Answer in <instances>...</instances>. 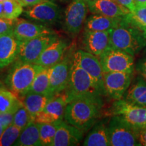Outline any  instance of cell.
<instances>
[{"instance_id":"d6a6232c","label":"cell","mask_w":146,"mask_h":146,"mask_svg":"<svg viewBox=\"0 0 146 146\" xmlns=\"http://www.w3.org/2000/svg\"><path fill=\"white\" fill-rule=\"evenodd\" d=\"M16 19L0 18V35L14 32Z\"/></svg>"},{"instance_id":"52a82bcc","label":"cell","mask_w":146,"mask_h":146,"mask_svg":"<svg viewBox=\"0 0 146 146\" xmlns=\"http://www.w3.org/2000/svg\"><path fill=\"white\" fill-rule=\"evenodd\" d=\"M54 34L42 35L27 41H19L18 60L23 62L35 64L42 52L56 39Z\"/></svg>"},{"instance_id":"30bf717a","label":"cell","mask_w":146,"mask_h":146,"mask_svg":"<svg viewBox=\"0 0 146 146\" xmlns=\"http://www.w3.org/2000/svg\"><path fill=\"white\" fill-rule=\"evenodd\" d=\"M114 115H119L128 123L141 129L146 127V107L140 106L127 100H116L113 106Z\"/></svg>"},{"instance_id":"7402d4cb","label":"cell","mask_w":146,"mask_h":146,"mask_svg":"<svg viewBox=\"0 0 146 146\" xmlns=\"http://www.w3.org/2000/svg\"><path fill=\"white\" fill-rule=\"evenodd\" d=\"M53 96H54L29 92L25 96L21 97V100L23 102L24 106L26 108L29 114L34 118L36 114L45 109L47 104Z\"/></svg>"},{"instance_id":"8fae6325","label":"cell","mask_w":146,"mask_h":146,"mask_svg":"<svg viewBox=\"0 0 146 146\" xmlns=\"http://www.w3.org/2000/svg\"><path fill=\"white\" fill-rule=\"evenodd\" d=\"M88 10L86 0H73L65 11L64 27L71 34H78L85 23Z\"/></svg>"},{"instance_id":"3957f363","label":"cell","mask_w":146,"mask_h":146,"mask_svg":"<svg viewBox=\"0 0 146 146\" xmlns=\"http://www.w3.org/2000/svg\"><path fill=\"white\" fill-rule=\"evenodd\" d=\"M64 92L69 102L82 97H101L104 95L98 83L74 62L71 63L68 85Z\"/></svg>"},{"instance_id":"ab89813d","label":"cell","mask_w":146,"mask_h":146,"mask_svg":"<svg viewBox=\"0 0 146 146\" xmlns=\"http://www.w3.org/2000/svg\"><path fill=\"white\" fill-rule=\"evenodd\" d=\"M0 18H4V11H3V1H0Z\"/></svg>"},{"instance_id":"4fadbf2b","label":"cell","mask_w":146,"mask_h":146,"mask_svg":"<svg viewBox=\"0 0 146 146\" xmlns=\"http://www.w3.org/2000/svg\"><path fill=\"white\" fill-rule=\"evenodd\" d=\"M25 15L30 19L44 23H54L60 19V10L58 5L46 0L28 8Z\"/></svg>"},{"instance_id":"ffe728a7","label":"cell","mask_w":146,"mask_h":146,"mask_svg":"<svg viewBox=\"0 0 146 146\" xmlns=\"http://www.w3.org/2000/svg\"><path fill=\"white\" fill-rule=\"evenodd\" d=\"M18 52L19 41L14 32L0 35V64L3 68L17 59Z\"/></svg>"},{"instance_id":"d590c367","label":"cell","mask_w":146,"mask_h":146,"mask_svg":"<svg viewBox=\"0 0 146 146\" xmlns=\"http://www.w3.org/2000/svg\"><path fill=\"white\" fill-rule=\"evenodd\" d=\"M137 70L141 77L146 81V59L139 62L137 65Z\"/></svg>"},{"instance_id":"b9f144b4","label":"cell","mask_w":146,"mask_h":146,"mask_svg":"<svg viewBox=\"0 0 146 146\" xmlns=\"http://www.w3.org/2000/svg\"><path fill=\"white\" fill-rule=\"evenodd\" d=\"M3 87H4V85H3V83H2V82L0 81V89L3 88Z\"/></svg>"},{"instance_id":"8992f818","label":"cell","mask_w":146,"mask_h":146,"mask_svg":"<svg viewBox=\"0 0 146 146\" xmlns=\"http://www.w3.org/2000/svg\"><path fill=\"white\" fill-rule=\"evenodd\" d=\"M99 58L104 72L133 73L134 68L133 56L127 52L110 47Z\"/></svg>"},{"instance_id":"44dd1931","label":"cell","mask_w":146,"mask_h":146,"mask_svg":"<svg viewBox=\"0 0 146 146\" xmlns=\"http://www.w3.org/2000/svg\"><path fill=\"white\" fill-rule=\"evenodd\" d=\"M124 16L112 18L100 14H95L87 20L85 29L86 31H110L120 25L123 21Z\"/></svg>"},{"instance_id":"7c38bea8","label":"cell","mask_w":146,"mask_h":146,"mask_svg":"<svg viewBox=\"0 0 146 146\" xmlns=\"http://www.w3.org/2000/svg\"><path fill=\"white\" fill-rule=\"evenodd\" d=\"M72 62L86 71L104 90V71L99 58L87 51L79 50L73 54Z\"/></svg>"},{"instance_id":"836d02e7","label":"cell","mask_w":146,"mask_h":146,"mask_svg":"<svg viewBox=\"0 0 146 146\" xmlns=\"http://www.w3.org/2000/svg\"><path fill=\"white\" fill-rule=\"evenodd\" d=\"M14 114H0V123L5 129L12 123Z\"/></svg>"},{"instance_id":"5b68a950","label":"cell","mask_w":146,"mask_h":146,"mask_svg":"<svg viewBox=\"0 0 146 146\" xmlns=\"http://www.w3.org/2000/svg\"><path fill=\"white\" fill-rule=\"evenodd\" d=\"M111 146H139V130L119 115H114L108 125Z\"/></svg>"},{"instance_id":"ac0fdd59","label":"cell","mask_w":146,"mask_h":146,"mask_svg":"<svg viewBox=\"0 0 146 146\" xmlns=\"http://www.w3.org/2000/svg\"><path fill=\"white\" fill-rule=\"evenodd\" d=\"M84 131L67 122L62 121L55 135L52 146H74L80 143Z\"/></svg>"},{"instance_id":"d6986e66","label":"cell","mask_w":146,"mask_h":146,"mask_svg":"<svg viewBox=\"0 0 146 146\" xmlns=\"http://www.w3.org/2000/svg\"><path fill=\"white\" fill-rule=\"evenodd\" d=\"M68 44L63 39L56 38L42 52L35 64L45 68L52 67L62 60Z\"/></svg>"},{"instance_id":"7a4b0ae2","label":"cell","mask_w":146,"mask_h":146,"mask_svg":"<svg viewBox=\"0 0 146 146\" xmlns=\"http://www.w3.org/2000/svg\"><path fill=\"white\" fill-rule=\"evenodd\" d=\"M110 47L134 56L146 46V31L132 23L127 15L110 31Z\"/></svg>"},{"instance_id":"9c48e42d","label":"cell","mask_w":146,"mask_h":146,"mask_svg":"<svg viewBox=\"0 0 146 146\" xmlns=\"http://www.w3.org/2000/svg\"><path fill=\"white\" fill-rule=\"evenodd\" d=\"M68 102V98L64 91L53 96L45 109L35 116L34 122L37 124H44L62 120Z\"/></svg>"},{"instance_id":"f35d334b","label":"cell","mask_w":146,"mask_h":146,"mask_svg":"<svg viewBox=\"0 0 146 146\" xmlns=\"http://www.w3.org/2000/svg\"><path fill=\"white\" fill-rule=\"evenodd\" d=\"M136 6H146V0H134Z\"/></svg>"},{"instance_id":"e0dca14e","label":"cell","mask_w":146,"mask_h":146,"mask_svg":"<svg viewBox=\"0 0 146 146\" xmlns=\"http://www.w3.org/2000/svg\"><path fill=\"white\" fill-rule=\"evenodd\" d=\"M70 69V66H69V62L66 59H62L53 66L50 77L51 95L56 96L66 90L68 85Z\"/></svg>"},{"instance_id":"484cf974","label":"cell","mask_w":146,"mask_h":146,"mask_svg":"<svg viewBox=\"0 0 146 146\" xmlns=\"http://www.w3.org/2000/svg\"><path fill=\"white\" fill-rule=\"evenodd\" d=\"M126 100L140 106L146 107V81L138 78L127 92Z\"/></svg>"},{"instance_id":"ba28073f","label":"cell","mask_w":146,"mask_h":146,"mask_svg":"<svg viewBox=\"0 0 146 146\" xmlns=\"http://www.w3.org/2000/svg\"><path fill=\"white\" fill-rule=\"evenodd\" d=\"M132 74L133 73L123 72H104V94L115 100L122 99L130 86Z\"/></svg>"},{"instance_id":"2e32d148","label":"cell","mask_w":146,"mask_h":146,"mask_svg":"<svg viewBox=\"0 0 146 146\" xmlns=\"http://www.w3.org/2000/svg\"><path fill=\"white\" fill-rule=\"evenodd\" d=\"M88 8L92 13L108 17H121L131 12L115 0H86Z\"/></svg>"},{"instance_id":"f1b7e54d","label":"cell","mask_w":146,"mask_h":146,"mask_svg":"<svg viewBox=\"0 0 146 146\" xmlns=\"http://www.w3.org/2000/svg\"><path fill=\"white\" fill-rule=\"evenodd\" d=\"M21 129L13 124H11L6 129L0 137V146H10L14 145L19 137L22 132Z\"/></svg>"},{"instance_id":"603a6c76","label":"cell","mask_w":146,"mask_h":146,"mask_svg":"<svg viewBox=\"0 0 146 146\" xmlns=\"http://www.w3.org/2000/svg\"><path fill=\"white\" fill-rule=\"evenodd\" d=\"M83 145L85 146H110V139L108 126L104 122H99L94 125L89 133Z\"/></svg>"},{"instance_id":"f546056e","label":"cell","mask_w":146,"mask_h":146,"mask_svg":"<svg viewBox=\"0 0 146 146\" xmlns=\"http://www.w3.org/2000/svg\"><path fill=\"white\" fill-rule=\"evenodd\" d=\"M3 3L4 18L16 19L23 12V6L18 0H4Z\"/></svg>"},{"instance_id":"5bb4252c","label":"cell","mask_w":146,"mask_h":146,"mask_svg":"<svg viewBox=\"0 0 146 146\" xmlns=\"http://www.w3.org/2000/svg\"><path fill=\"white\" fill-rule=\"evenodd\" d=\"M83 44L85 51L99 58L110 47V31L85 30Z\"/></svg>"},{"instance_id":"7bdbcfd3","label":"cell","mask_w":146,"mask_h":146,"mask_svg":"<svg viewBox=\"0 0 146 146\" xmlns=\"http://www.w3.org/2000/svg\"><path fill=\"white\" fill-rule=\"evenodd\" d=\"M3 68L2 67H1V64H0V70H1V69H2Z\"/></svg>"},{"instance_id":"e575fe53","label":"cell","mask_w":146,"mask_h":146,"mask_svg":"<svg viewBox=\"0 0 146 146\" xmlns=\"http://www.w3.org/2000/svg\"><path fill=\"white\" fill-rule=\"evenodd\" d=\"M115 1H116L120 5H123L124 7L127 8L131 12H133L136 7L134 0H115Z\"/></svg>"},{"instance_id":"1f68e13d","label":"cell","mask_w":146,"mask_h":146,"mask_svg":"<svg viewBox=\"0 0 146 146\" xmlns=\"http://www.w3.org/2000/svg\"><path fill=\"white\" fill-rule=\"evenodd\" d=\"M128 16L131 23L146 31V6H136Z\"/></svg>"},{"instance_id":"277c9868","label":"cell","mask_w":146,"mask_h":146,"mask_svg":"<svg viewBox=\"0 0 146 146\" xmlns=\"http://www.w3.org/2000/svg\"><path fill=\"white\" fill-rule=\"evenodd\" d=\"M44 68L36 64L18 60L8 72L5 84L19 98L23 97L29 93L36 76Z\"/></svg>"},{"instance_id":"6da1fadb","label":"cell","mask_w":146,"mask_h":146,"mask_svg":"<svg viewBox=\"0 0 146 146\" xmlns=\"http://www.w3.org/2000/svg\"><path fill=\"white\" fill-rule=\"evenodd\" d=\"M102 106L101 97H82L68 102L64 112L65 121L86 132L96 123Z\"/></svg>"},{"instance_id":"9a60e30c","label":"cell","mask_w":146,"mask_h":146,"mask_svg":"<svg viewBox=\"0 0 146 146\" xmlns=\"http://www.w3.org/2000/svg\"><path fill=\"white\" fill-rule=\"evenodd\" d=\"M14 34L18 41H24L45 35L54 34V32L44 25L16 18L14 27Z\"/></svg>"},{"instance_id":"60d3db41","label":"cell","mask_w":146,"mask_h":146,"mask_svg":"<svg viewBox=\"0 0 146 146\" xmlns=\"http://www.w3.org/2000/svg\"><path fill=\"white\" fill-rule=\"evenodd\" d=\"M5 129V128L3 127V126L1 125V123H0V137H1V135H2V133H3V131Z\"/></svg>"},{"instance_id":"cb8c5ba5","label":"cell","mask_w":146,"mask_h":146,"mask_svg":"<svg viewBox=\"0 0 146 146\" xmlns=\"http://www.w3.org/2000/svg\"><path fill=\"white\" fill-rule=\"evenodd\" d=\"M23 105L17 95L5 87L0 89V114H14Z\"/></svg>"},{"instance_id":"8d00e7d4","label":"cell","mask_w":146,"mask_h":146,"mask_svg":"<svg viewBox=\"0 0 146 146\" xmlns=\"http://www.w3.org/2000/svg\"><path fill=\"white\" fill-rule=\"evenodd\" d=\"M139 141L141 145L146 146V127L139 130Z\"/></svg>"},{"instance_id":"83f0119b","label":"cell","mask_w":146,"mask_h":146,"mask_svg":"<svg viewBox=\"0 0 146 146\" xmlns=\"http://www.w3.org/2000/svg\"><path fill=\"white\" fill-rule=\"evenodd\" d=\"M62 121V120H58L54 123L38 124L42 146H52L56 131Z\"/></svg>"},{"instance_id":"d4e9b609","label":"cell","mask_w":146,"mask_h":146,"mask_svg":"<svg viewBox=\"0 0 146 146\" xmlns=\"http://www.w3.org/2000/svg\"><path fill=\"white\" fill-rule=\"evenodd\" d=\"M14 145L16 146H42L40 141L38 124L34 121L31 122L22 131L19 137Z\"/></svg>"},{"instance_id":"4dcf8cb0","label":"cell","mask_w":146,"mask_h":146,"mask_svg":"<svg viewBox=\"0 0 146 146\" xmlns=\"http://www.w3.org/2000/svg\"><path fill=\"white\" fill-rule=\"evenodd\" d=\"M32 121H34V118L29 114L26 108L23 105L14 114L12 124L21 130H23Z\"/></svg>"},{"instance_id":"4316f807","label":"cell","mask_w":146,"mask_h":146,"mask_svg":"<svg viewBox=\"0 0 146 146\" xmlns=\"http://www.w3.org/2000/svg\"><path fill=\"white\" fill-rule=\"evenodd\" d=\"M52 67L44 68L38 73L29 92L51 95L50 86Z\"/></svg>"},{"instance_id":"74e56055","label":"cell","mask_w":146,"mask_h":146,"mask_svg":"<svg viewBox=\"0 0 146 146\" xmlns=\"http://www.w3.org/2000/svg\"><path fill=\"white\" fill-rule=\"evenodd\" d=\"M23 6H32L46 0H18Z\"/></svg>"}]
</instances>
